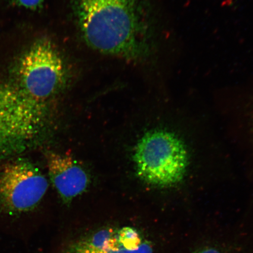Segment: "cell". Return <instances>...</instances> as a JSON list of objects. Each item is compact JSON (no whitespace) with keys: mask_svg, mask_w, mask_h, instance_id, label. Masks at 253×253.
<instances>
[{"mask_svg":"<svg viewBox=\"0 0 253 253\" xmlns=\"http://www.w3.org/2000/svg\"><path fill=\"white\" fill-rule=\"evenodd\" d=\"M230 134L242 155L253 151V126L228 125Z\"/></svg>","mask_w":253,"mask_h":253,"instance_id":"cell-8","label":"cell"},{"mask_svg":"<svg viewBox=\"0 0 253 253\" xmlns=\"http://www.w3.org/2000/svg\"><path fill=\"white\" fill-rule=\"evenodd\" d=\"M47 110L28 99L14 84L0 82V158L30 148L43 126Z\"/></svg>","mask_w":253,"mask_h":253,"instance_id":"cell-3","label":"cell"},{"mask_svg":"<svg viewBox=\"0 0 253 253\" xmlns=\"http://www.w3.org/2000/svg\"><path fill=\"white\" fill-rule=\"evenodd\" d=\"M15 4L28 9H36L42 4L43 0H13Z\"/></svg>","mask_w":253,"mask_h":253,"instance_id":"cell-11","label":"cell"},{"mask_svg":"<svg viewBox=\"0 0 253 253\" xmlns=\"http://www.w3.org/2000/svg\"><path fill=\"white\" fill-rule=\"evenodd\" d=\"M177 122L146 132L134 154L136 170L142 181L173 194V197L191 192L202 161L195 139Z\"/></svg>","mask_w":253,"mask_h":253,"instance_id":"cell-1","label":"cell"},{"mask_svg":"<svg viewBox=\"0 0 253 253\" xmlns=\"http://www.w3.org/2000/svg\"><path fill=\"white\" fill-rule=\"evenodd\" d=\"M84 241L105 253H153L150 243L131 227L102 230Z\"/></svg>","mask_w":253,"mask_h":253,"instance_id":"cell-7","label":"cell"},{"mask_svg":"<svg viewBox=\"0 0 253 253\" xmlns=\"http://www.w3.org/2000/svg\"><path fill=\"white\" fill-rule=\"evenodd\" d=\"M66 77L65 62L56 47L41 40L19 60L14 84L28 99L47 109L64 87Z\"/></svg>","mask_w":253,"mask_h":253,"instance_id":"cell-4","label":"cell"},{"mask_svg":"<svg viewBox=\"0 0 253 253\" xmlns=\"http://www.w3.org/2000/svg\"><path fill=\"white\" fill-rule=\"evenodd\" d=\"M45 156L49 178L65 203H70L86 191L89 176L77 161L53 151H46Z\"/></svg>","mask_w":253,"mask_h":253,"instance_id":"cell-6","label":"cell"},{"mask_svg":"<svg viewBox=\"0 0 253 253\" xmlns=\"http://www.w3.org/2000/svg\"><path fill=\"white\" fill-rule=\"evenodd\" d=\"M48 188L39 168L24 158L9 160L0 166V210L20 214L33 210Z\"/></svg>","mask_w":253,"mask_h":253,"instance_id":"cell-5","label":"cell"},{"mask_svg":"<svg viewBox=\"0 0 253 253\" xmlns=\"http://www.w3.org/2000/svg\"><path fill=\"white\" fill-rule=\"evenodd\" d=\"M75 8L88 46L126 60L141 55L145 27L138 0H76Z\"/></svg>","mask_w":253,"mask_h":253,"instance_id":"cell-2","label":"cell"},{"mask_svg":"<svg viewBox=\"0 0 253 253\" xmlns=\"http://www.w3.org/2000/svg\"><path fill=\"white\" fill-rule=\"evenodd\" d=\"M66 253H105L92 248L86 242L81 241L71 247Z\"/></svg>","mask_w":253,"mask_h":253,"instance_id":"cell-10","label":"cell"},{"mask_svg":"<svg viewBox=\"0 0 253 253\" xmlns=\"http://www.w3.org/2000/svg\"><path fill=\"white\" fill-rule=\"evenodd\" d=\"M192 253H241L236 249L227 246L209 245L204 246Z\"/></svg>","mask_w":253,"mask_h":253,"instance_id":"cell-9","label":"cell"}]
</instances>
